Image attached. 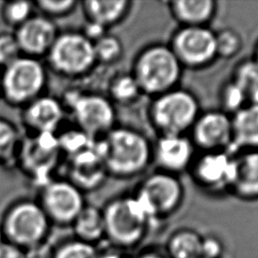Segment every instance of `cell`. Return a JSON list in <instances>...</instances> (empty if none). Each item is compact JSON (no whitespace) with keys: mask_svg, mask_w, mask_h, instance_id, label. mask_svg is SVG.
I'll return each instance as SVG.
<instances>
[{"mask_svg":"<svg viewBox=\"0 0 258 258\" xmlns=\"http://www.w3.org/2000/svg\"><path fill=\"white\" fill-rule=\"evenodd\" d=\"M98 149L107 173L126 178L142 172L152 160V146L139 131L114 127L102 140Z\"/></svg>","mask_w":258,"mask_h":258,"instance_id":"cell-1","label":"cell"},{"mask_svg":"<svg viewBox=\"0 0 258 258\" xmlns=\"http://www.w3.org/2000/svg\"><path fill=\"white\" fill-rule=\"evenodd\" d=\"M182 67L168 45L145 47L135 58L132 75L142 94L153 98L176 88Z\"/></svg>","mask_w":258,"mask_h":258,"instance_id":"cell-2","label":"cell"},{"mask_svg":"<svg viewBox=\"0 0 258 258\" xmlns=\"http://www.w3.org/2000/svg\"><path fill=\"white\" fill-rule=\"evenodd\" d=\"M201 114L196 96L180 88H174L154 97L149 117L160 135H185Z\"/></svg>","mask_w":258,"mask_h":258,"instance_id":"cell-3","label":"cell"},{"mask_svg":"<svg viewBox=\"0 0 258 258\" xmlns=\"http://www.w3.org/2000/svg\"><path fill=\"white\" fill-rule=\"evenodd\" d=\"M103 212L105 235L117 246H131L144 235L149 217L133 196L115 199Z\"/></svg>","mask_w":258,"mask_h":258,"instance_id":"cell-4","label":"cell"},{"mask_svg":"<svg viewBox=\"0 0 258 258\" xmlns=\"http://www.w3.org/2000/svg\"><path fill=\"white\" fill-rule=\"evenodd\" d=\"M46 83L43 66L34 57L20 56L2 74V94L12 105H28L38 97Z\"/></svg>","mask_w":258,"mask_h":258,"instance_id":"cell-5","label":"cell"},{"mask_svg":"<svg viewBox=\"0 0 258 258\" xmlns=\"http://www.w3.org/2000/svg\"><path fill=\"white\" fill-rule=\"evenodd\" d=\"M1 230L9 243L28 248L42 242L48 231V218L39 204L19 202L6 212Z\"/></svg>","mask_w":258,"mask_h":258,"instance_id":"cell-6","label":"cell"},{"mask_svg":"<svg viewBox=\"0 0 258 258\" xmlns=\"http://www.w3.org/2000/svg\"><path fill=\"white\" fill-rule=\"evenodd\" d=\"M47 55L51 68L69 77L84 75L97 62L94 43L82 32L57 35Z\"/></svg>","mask_w":258,"mask_h":258,"instance_id":"cell-7","label":"cell"},{"mask_svg":"<svg viewBox=\"0 0 258 258\" xmlns=\"http://www.w3.org/2000/svg\"><path fill=\"white\" fill-rule=\"evenodd\" d=\"M134 197L152 219L174 212L182 202L183 187L175 174L158 170L143 179Z\"/></svg>","mask_w":258,"mask_h":258,"instance_id":"cell-8","label":"cell"},{"mask_svg":"<svg viewBox=\"0 0 258 258\" xmlns=\"http://www.w3.org/2000/svg\"><path fill=\"white\" fill-rule=\"evenodd\" d=\"M168 46L182 68L202 69L218 57L216 33L208 26H181Z\"/></svg>","mask_w":258,"mask_h":258,"instance_id":"cell-9","label":"cell"},{"mask_svg":"<svg viewBox=\"0 0 258 258\" xmlns=\"http://www.w3.org/2000/svg\"><path fill=\"white\" fill-rule=\"evenodd\" d=\"M72 109L80 130L93 139L103 137L114 128L116 114L109 98L97 94L79 95Z\"/></svg>","mask_w":258,"mask_h":258,"instance_id":"cell-10","label":"cell"},{"mask_svg":"<svg viewBox=\"0 0 258 258\" xmlns=\"http://www.w3.org/2000/svg\"><path fill=\"white\" fill-rule=\"evenodd\" d=\"M194 180L209 192L230 190L234 172L235 155L228 151L204 152L194 159L190 167Z\"/></svg>","mask_w":258,"mask_h":258,"instance_id":"cell-11","label":"cell"},{"mask_svg":"<svg viewBox=\"0 0 258 258\" xmlns=\"http://www.w3.org/2000/svg\"><path fill=\"white\" fill-rule=\"evenodd\" d=\"M48 220L66 225L73 223L85 207L82 190L72 181L56 180L48 183L39 204Z\"/></svg>","mask_w":258,"mask_h":258,"instance_id":"cell-12","label":"cell"},{"mask_svg":"<svg viewBox=\"0 0 258 258\" xmlns=\"http://www.w3.org/2000/svg\"><path fill=\"white\" fill-rule=\"evenodd\" d=\"M190 132L195 147L203 149L204 152H229L232 144L231 116L222 110L201 113Z\"/></svg>","mask_w":258,"mask_h":258,"instance_id":"cell-13","label":"cell"},{"mask_svg":"<svg viewBox=\"0 0 258 258\" xmlns=\"http://www.w3.org/2000/svg\"><path fill=\"white\" fill-rule=\"evenodd\" d=\"M195 148L186 135H159L152 146V160L159 170L176 174L190 167Z\"/></svg>","mask_w":258,"mask_h":258,"instance_id":"cell-14","label":"cell"},{"mask_svg":"<svg viewBox=\"0 0 258 258\" xmlns=\"http://www.w3.org/2000/svg\"><path fill=\"white\" fill-rule=\"evenodd\" d=\"M14 35L21 52L25 56L36 58V56L48 53L58 34L56 26L50 18L32 15L16 28Z\"/></svg>","mask_w":258,"mask_h":258,"instance_id":"cell-15","label":"cell"},{"mask_svg":"<svg viewBox=\"0 0 258 258\" xmlns=\"http://www.w3.org/2000/svg\"><path fill=\"white\" fill-rule=\"evenodd\" d=\"M232 144L229 152L237 154L258 149V104L249 103L231 115Z\"/></svg>","mask_w":258,"mask_h":258,"instance_id":"cell-16","label":"cell"},{"mask_svg":"<svg viewBox=\"0 0 258 258\" xmlns=\"http://www.w3.org/2000/svg\"><path fill=\"white\" fill-rule=\"evenodd\" d=\"M230 191L243 200L258 199V149L235 154V172Z\"/></svg>","mask_w":258,"mask_h":258,"instance_id":"cell-17","label":"cell"},{"mask_svg":"<svg viewBox=\"0 0 258 258\" xmlns=\"http://www.w3.org/2000/svg\"><path fill=\"white\" fill-rule=\"evenodd\" d=\"M62 115V106L57 100L40 96L26 106L23 118L29 129L39 134H52Z\"/></svg>","mask_w":258,"mask_h":258,"instance_id":"cell-18","label":"cell"},{"mask_svg":"<svg viewBox=\"0 0 258 258\" xmlns=\"http://www.w3.org/2000/svg\"><path fill=\"white\" fill-rule=\"evenodd\" d=\"M169 11L181 26H208L217 11L214 0H174Z\"/></svg>","mask_w":258,"mask_h":258,"instance_id":"cell-19","label":"cell"},{"mask_svg":"<svg viewBox=\"0 0 258 258\" xmlns=\"http://www.w3.org/2000/svg\"><path fill=\"white\" fill-rule=\"evenodd\" d=\"M131 2L128 0H88L83 9L89 21L105 28L120 22L128 13Z\"/></svg>","mask_w":258,"mask_h":258,"instance_id":"cell-20","label":"cell"},{"mask_svg":"<svg viewBox=\"0 0 258 258\" xmlns=\"http://www.w3.org/2000/svg\"><path fill=\"white\" fill-rule=\"evenodd\" d=\"M73 224L81 241L92 244L105 235L103 212L94 206H85Z\"/></svg>","mask_w":258,"mask_h":258,"instance_id":"cell-21","label":"cell"},{"mask_svg":"<svg viewBox=\"0 0 258 258\" xmlns=\"http://www.w3.org/2000/svg\"><path fill=\"white\" fill-rule=\"evenodd\" d=\"M203 238L191 230H181L173 234L168 242L169 258H202Z\"/></svg>","mask_w":258,"mask_h":258,"instance_id":"cell-22","label":"cell"},{"mask_svg":"<svg viewBox=\"0 0 258 258\" xmlns=\"http://www.w3.org/2000/svg\"><path fill=\"white\" fill-rule=\"evenodd\" d=\"M141 94L140 88L131 73L119 74L110 82L109 99L112 103L115 102L121 105H128L136 101Z\"/></svg>","mask_w":258,"mask_h":258,"instance_id":"cell-23","label":"cell"},{"mask_svg":"<svg viewBox=\"0 0 258 258\" xmlns=\"http://www.w3.org/2000/svg\"><path fill=\"white\" fill-rule=\"evenodd\" d=\"M232 81L244 91L248 104H258V62L255 59L239 63Z\"/></svg>","mask_w":258,"mask_h":258,"instance_id":"cell-24","label":"cell"},{"mask_svg":"<svg viewBox=\"0 0 258 258\" xmlns=\"http://www.w3.org/2000/svg\"><path fill=\"white\" fill-rule=\"evenodd\" d=\"M93 43L97 62L109 64L117 61L122 56V42L114 35L105 34Z\"/></svg>","mask_w":258,"mask_h":258,"instance_id":"cell-25","label":"cell"},{"mask_svg":"<svg viewBox=\"0 0 258 258\" xmlns=\"http://www.w3.org/2000/svg\"><path fill=\"white\" fill-rule=\"evenodd\" d=\"M33 3L27 1L5 2L1 8L4 22L12 27L18 28L32 16Z\"/></svg>","mask_w":258,"mask_h":258,"instance_id":"cell-26","label":"cell"},{"mask_svg":"<svg viewBox=\"0 0 258 258\" xmlns=\"http://www.w3.org/2000/svg\"><path fill=\"white\" fill-rule=\"evenodd\" d=\"M215 33L218 57L231 58L240 51L242 47V38L235 29L223 28Z\"/></svg>","mask_w":258,"mask_h":258,"instance_id":"cell-27","label":"cell"},{"mask_svg":"<svg viewBox=\"0 0 258 258\" xmlns=\"http://www.w3.org/2000/svg\"><path fill=\"white\" fill-rule=\"evenodd\" d=\"M221 104L225 113L230 116L248 104L244 91L234 82L229 81L221 91Z\"/></svg>","mask_w":258,"mask_h":258,"instance_id":"cell-28","label":"cell"},{"mask_svg":"<svg viewBox=\"0 0 258 258\" xmlns=\"http://www.w3.org/2000/svg\"><path fill=\"white\" fill-rule=\"evenodd\" d=\"M18 144L16 128L10 122L0 119V163H6L14 157Z\"/></svg>","mask_w":258,"mask_h":258,"instance_id":"cell-29","label":"cell"},{"mask_svg":"<svg viewBox=\"0 0 258 258\" xmlns=\"http://www.w3.org/2000/svg\"><path fill=\"white\" fill-rule=\"evenodd\" d=\"M53 258H98V251L91 243L70 241L54 250Z\"/></svg>","mask_w":258,"mask_h":258,"instance_id":"cell-30","label":"cell"},{"mask_svg":"<svg viewBox=\"0 0 258 258\" xmlns=\"http://www.w3.org/2000/svg\"><path fill=\"white\" fill-rule=\"evenodd\" d=\"M21 49L17 39L13 34L2 32L0 33V66L8 67L21 55Z\"/></svg>","mask_w":258,"mask_h":258,"instance_id":"cell-31","label":"cell"},{"mask_svg":"<svg viewBox=\"0 0 258 258\" xmlns=\"http://www.w3.org/2000/svg\"><path fill=\"white\" fill-rule=\"evenodd\" d=\"M35 4L38 9L43 12L45 17H59L64 16L73 11L77 2L74 0H61V1H50V0H42L36 1Z\"/></svg>","mask_w":258,"mask_h":258,"instance_id":"cell-32","label":"cell"},{"mask_svg":"<svg viewBox=\"0 0 258 258\" xmlns=\"http://www.w3.org/2000/svg\"><path fill=\"white\" fill-rule=\"evenodd\" d=\"M54 250L46 243H38L27 248L25 258H53Z\"/></svg>","mask_w":258,"mask_h":258,"instance_id":"cell-33","label":"cell"},{"mask_svg":"<svg viewBox=\"0 0 258 258\" xmlns=\"http://www.w3.org/2000/svg\"><path fill=\"white\" fill-rule=\"evenodd\" d=\"M222 252L220 242L215 238L203 239L202 243V258H217Z\"/></svg>","mask_w":258,"mask_h":258,"instance_id":"cell-34","label":"cell"},{"mask_svg":"<svg viewBox=\"0 0 258 258\" xmlns=\"http://www.w3.org/2000/svg\"><path fill=\"white\" fill-rule=\"evenodd\" d=\"M0 258H25V255L19 247L3 242L0 244Z\"/></svg>","mask_w":258,"mask_h":258,"instance_id":"cell-35","label":"cell"},{"mask_svg":"<svg viewBox=\"0 0 258 258\" xmlns=\"http://www.w3.org/2000/svg\"><path fill=\"white\" fill-rule=\"evenodd\" d=\"M98 258H126L117 249H106L104 252H98Z\"/></svg>","mask_w":258,"mask_h":258,"instance_id":"cell-36","label":"cell"},{"mask_svg":"<svg viewBox=\"0 0 258 258\" xmlns=\"http://www.w3.org/2000/svg\"><path fill=\"white\" fill-rule=\"evenodd\" d=\"M138 258H169V257H166V256H164V255H162L161 253H158V252H147V253H144L143 255H141Z\"/></svg>","mask_w":258,"mask_h":258,"instance_id":"cell-37","label":"cell"},{"mask_svg":"<svg viewBox=\"0 0 258 258\" xmlns=\"http://www.w3.org/2000/svg\"><path fill=\"white\" fill-rule=\"evenodd\" d=\"M2 94V74L0 73V95Z\"/></svg>","mask_w":258,"mask_h":258,"instance_id":"cell-38","label":"cell"},{"mask_svg":"<svg viewBox=\"0 0 258 258\" xmlns=\"http://www.w3.org/2000/svg\"><path fill=\"white\" fill-rule=\"evenodd\" d=\"M3 238H4V236H3L2 230L0 229V244H1V243H3Z\"/></svg>","mask_w":258,"mask_h":258,"instance_id":"cell-39","label":"cell"},{"mask_svg":"<svg viewBox=\"0 0 258 258\" xmlns=\"http://www.w3.org/2000/svg\"><path fill=\"white\" fill-rule=\"evenodd\" d=\"M257 62H258V46H257V48H256V53H255V58H254Z\"/></svg>","mask_w":258,"mask_h":258,"instance_id":"cell-40","label":"cell"}]
</instances>
